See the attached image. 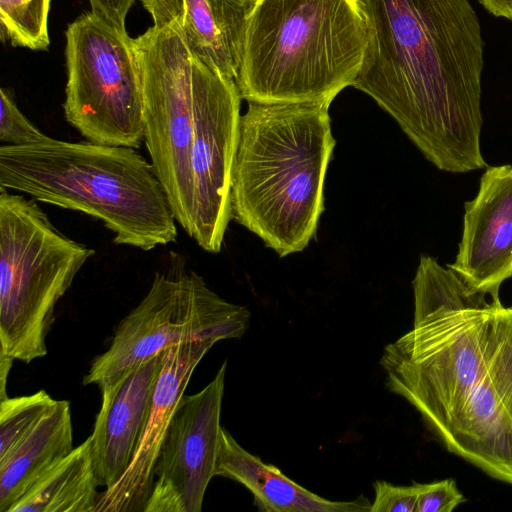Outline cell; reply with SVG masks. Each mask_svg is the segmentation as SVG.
<instances>
[{
  "label": "cell",
  "instance_id": "cell-18",
  "mask_svg": "<svg viewBox=\"0 0 512 512\" xmlns=\"http://www.w3.org/2000/svg\"><path fill=\"white\" fill-rule=\"evenodd\" d=\"M70 403L56 407L0 462V512H9L32 486L73 450Z\"/></svg>",
  "mask_w": 512,
  "mask_h": 512
},
{
  "label": "cell",
  "instance_id": "cell-5",
  "mask_svg": "<svg viewBox=\"0 0 512 512\" xmlns=\"http://www.w3.org/2000/svg\"><path fill=\"white\" fill-rule=\"evenodd\" d=\"M367 44L357 0H255L235 82L248 102H332Z\"/></svg>",
  "mask_w": 512,
  "mask_h": 512
},
{
  "label": "cell",
  "instance_id": "cell-17",
  "mask_svg": "<svg viewBox=\"0 0 512 512\" xmlns=\"http://www.w3.org/2000/svg\"><path fill=\"white\" fill-rule=\"evenodd\" d=\"M255 0H181V22L191 51L236 80L248 17Z\"/></svg>",
  "mask_w": 512,
  "mask_h": 512
},
{
  "label": "cell",
  "instance_id": "cell-12",
  "mask_svg": "<svg viewBox=\"0 0 512 512\" xmlns=\"http://www.w3.org/2000/svg\"><path fill=\"white\" fill-rule=\"evenodd\" d=\"M439 440L451 453L512 485V306L504 307L493 350Z\"/></svg>",
  "mask_w": 512,
  "mask_h": 512
},
{
  "label": "cell",
  "instance_id": "cell-24",
  "mask_svg": "<svg viewBox=\"0 0 512 512\" xmlns=\"http://www.w3.org/2000/svg\"><path fill=\"white\" fill-rule=\"evenodd\" d=\"M375 498L369 512H416L417 483L398 486L384 480L374 482Z\"/></svg>",
  "mask_w": 512,
  "mask_h": 512
},
{
  "label": "cell",
  "instance_id": "cell-9",
  "mask_svg": "<svg viewBox=\"0 0 512 512\" xmlns=\"http://www.w3.org/2000/svg\"><path fill=\"white\" fill-rule=\"evenodd\" d=\"M249 310L226 301L191 270L156 273L140 303L116 327L109 348L83 379L100 389L124 371L182 343L240 338Z\"/></svg>",
  "mask_w": 512,
  "mask_h": 512
},
{
  "label": "cell",
  "instance_id": "cell-21",
  "mask_svg": "<svg viewBox=\"0 0 512 512\" xmlns=\"http://www.w3.org/2000/svg\"><path fill=\"white\" fill-rule=\"evenodd\" d=\"M57 403L44 390L0 401V462L9 457Z\"/></svg>",
  "mask_w": 512,
  "mask_h": 512
},
{
  "label": "cell",
  "instance_id": "cell-8",
  "mask_svg": "<svg viewBox=\"0 0 512 512\" xmlns=\"http://www.w3.org/2000/svg\"><path fill=\"white\" fill-rule=\"evenodd\" d=\"M65 35L66 121L87 141L139 149L144 100L133 38L92 11Z\"/></svg>",
  "mask_w": 512,
  "mask_h": 512
},
{
  "label": "cell",
  "instance_id": "cell-1",
  "mask_svg": "<svg viewBox=\"0 0 512 512\" xmlns=\"http://www.w3.org/2000/svg\"><path fill=\"white\" fill-rule=\"evenodd\" d=\"M368 44L353 87L438 169L486 166L480 148L484 41L470 0H357Z\"/></svg>",
  "mask_w": 512,
  "mask_h": 512
},
{
  "label": "cell",
  "instance_id": "cell-22",
  "mask_svg": "<svg viewBox=\"0 0 512 512\" xmlns=\"http://www.w3.org/2000/svg\"><path fill=\"white\" fill-rule=\"evenodd\" d=\"M48 136L38 129L17 107L13 95L0 89V142L1 145L22 146L35 144Z\"/></svg>",
  "mask_w": 512,
  "mask_h": 512
},
{
  "label": "cell",
  "instance_id": "cell-7",
  "mask_svg": "<svg viewBox=\"0 0 512 512\" xmlns=\"http://www.w3.org/2000/svg\"><path fill=\"white\" fill-rule=\"evenodd\" d=\"M153 24L133 38L144 100V144L177 223L190 225L194 132L193 52L181 0H141Z\"/></svg>",
  "mask_w": 512,
  "mask_h": 512
},
{
  "label": "cell",
  "instance_id": "cell-23",
  "mask_svg": "<svg viewBox=\"0 0 512 512\" xmlns=\"http://www.w3.org/2000/svg\"><path fill=\"white\" fill-rule=\"evenodd\" d=\"M465 501L453 479L417 483L416 512H451Z\"/></svg>",
  "mask_w": 512,
  "mask_h": 512
},
{
  "label": "cell",
  "instance_id": "cell-16",
  "mask_svg": "<svg viewBox=\"0 0 512 512\" xmlns=\"http://www.w3.org/2000/svg\"><path fill=\"white\" fill-rule=\"evenodd\" d=\"M216 475L241 483L264 512H369L371 503L360 496L331 501L316 495L246 451L224 428L221 431Z\"/></svg>",
  "mask_w": 512,
  "mask_h": 512
},
{
  "label": "cell",
  "instance_id": "cell-27",
  "mask_svg": "<svg viewBox=\"0 0 512 512\" xmlns=\"http://www.w3.org/2000/svg\"><path fill=\"white\" fill-rule=\"evenodd\" d=\"M13 361H14L13 358L0 352V380H1L0 401L8 397V395L6 394V384H7L8 373L10 371Z\"/></svg>",
  "mask_w": 512,
  "mask_h": 512
},
{
  "label": "cell",
  "instance_id": "cell-6",
  "mask_svg": "<svg viewBox=\"0 0 512 512\" xmlns=\"http://www.w3.org/2000/svg\"><path fill=\"white\" fill-rule=\"evenodd\" d=\"M94 254L36 200L0 187V352L26 363L47 354L56 304Z\"/></svg>",
  "mask_w": 512,
  "mask_h": 512
},
{
  "label": "cell",
  "instance_id": "cell-26",
  "mask_svg": "<svg viewBox=\"0 0 512 512\" xmlns=\"http://www.w3.org/2000/svg\"><path fill=\"white\" fill-rule=\"evenodd\" d=\"M491 15L512 21V0H478Z\"/></svg>",
  "mask_w": 512,
  "mask_h": 512
},
{
  "label": "cell",
  "instance_id": "cell-3",
  "mask_svg": "<svg viewBox=\"0 0 512 512\" xmlns=\"http://www.w3.org/2000/svg\"><path fill=\"white\" fill-rule=\"evenodd\" d=\"M412 286L413 327L384 348L380 364L388 389L440 439L493 350L504 306L426 255Z\"/></svg>",
  "mask_w": 512,
  "mask_h": 512
},
{
  "label": "cell",
  "instance_id": "cell-14",
  "mask_svg": "<svg viewBox=\"0 0 512 512\" xmlns=\"http://www.w3.org/2000/svg\"><path fill=\"white\" fill-rule=\"evenodd\" d=\"M215 344L197 340L169 347L154 389L152 405L134 457L125 473L99 494L94 512H144L167 430L189 380Z\"/></svg>",
  "mask_w": 512,
  "mask_h": 512
},
{
  "label": "cell",
  "instance_id": "cell-10",
  "mask_svg": "<svg viewBox=\"0 0 512 512\" xmlns=\"http://www.w3.org/2000/svg\"><path fill=\"white\" fill-rule=\"evenodd\" d=\"M193 55L194 132L186 233L205 251L217 253L232 219L231 180L242 97L234 79Z\"/></svg>",
  "mask_w": 512,
  "mask_h": 512
},
{
  "label": "cell",
  "instance_id": "cell-11",
  "mask_svg": "<svg viewBox=\"0 0 512 512\" xmlns=\"http://www.w3.org/2000/svg\"><path fill=\"white\" fill-rule=\"evenodd\" d=\"M227 361L201 391L183 395L164 438L144 512H200L216 476Z\"/></svg>",
  "mask_w": 512,
  "mask_h": 512
},
{
  "label": "cell",
  "instance_id": "cell-20",
  "mask_svg": "<svg viewBox=\"0 0 512 512\" xmlns=\"http://www.w3.org/2000/svg\"><path fill=\"white\" fill-rule=\"evenodd\" d=\"M50 0H0V36L14 47L46 50Z\"/></svg>",
  "mask_w": 512,
  "mask_h": 512
},
{
  "label": "cell",
  "instance_id": "cell-19",
  "mask_svg": "<svg viewBox=\"0 0 512 512\" xmlns=\"http://www.w3.org/2000/svg\"><path fill=\"white\" fill-rule=\"evenodd\" d=\"M98 486L88 437L47 471L9 512H94Z\"/></svg>",
  "mask_w": 512,
  "mask_h": 512
},
{
  "label": "cell",
  "instance_id": "cell-13",
  "mask_svg": "<svg viewBox=\"0 0 512 512\" xmlns=\"http://www.w3.org/2000/svg\"><path fill=\"white\" fill-rule=\"evenodd\" d=\"M464 208L458 254L448 267L473 289L499 299L501 284L512 278V165L487 167Z\"/></svg>",
  "mask_w": 512,
  "mask_h": 512
},
{
  "label": "cell",
  "instance_id": "cell-15",
  "mask_svg": "<svg viewBox=\"0 0 512 512\" xmlns=\"http://www.w3.org/2000/svg\"><path fill=\"white\" fill-rule=\"evenodd\" d=\"M163 352L124 371L101 388L91 452L99 486L114 485L132 461L148 419Z\"/></svg>",
  "mask_w": 512,
  "mask_h": 512
},
{
  "label": "cell",
  "instance_id": "cell-25",
  "mask_svg": "<svg viewBox=\"0 0 512 512\" xmlns=\"http://www.w3.org/2000/svg\"><path fill=\"white\" fill-rule=\"evenodd\" d=\"M135 0H89L91 10L119 30L126 31V16Z\"/></svg>",
  "mask_w": 512,
  "mask_h": 512
},
{
  "label": "cell",
  "instance_id": "cell-4",
  "mask_svg": "<svg viewBox=\"0 0 512 512\" xmlns=\"http://www.w3.org/2000/svg\"><path fill=\"white\" fill-rule=\"evenodd\" d=\"M0 187L103 222L113 241L149 251L175 242L176 218L138 149L47 137L0 146Z\"/></svg>",
  "mask_w": 512,
  "mask_h": 512
},
{
  "label": "cell",
  "instance_id": "cell-2",
  "mask_svg": "<svg viewBox=\"0 0 512 512\" xmlns=\"http://www.w3.org/2000/svg\"><path fill=\"white\" fill-rule=\"evenodd\" d=\"M331 101L248 102L231 180L232 218L280 257L302 251L324 211L335 146Z\"/></svg>",
  "mask_w": 512,
  "mask_h": 512
}]
</instances>
